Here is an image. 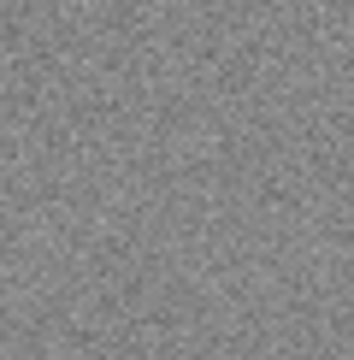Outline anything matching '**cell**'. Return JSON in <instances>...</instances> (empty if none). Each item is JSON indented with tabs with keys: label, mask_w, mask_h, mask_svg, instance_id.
<instances>
[]
</instances>
